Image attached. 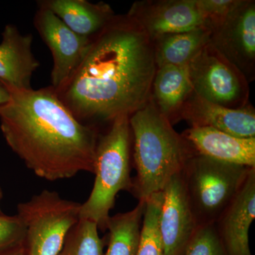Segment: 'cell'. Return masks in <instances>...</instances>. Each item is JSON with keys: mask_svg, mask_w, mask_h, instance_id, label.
Masks as SVG:
<instances>
[{"mask_svg": "<svg viewBox=\"0 0 255 255\" xmlns=\"http://www.w3.org/2000/svg\"><path fill=\"white\" fill-rule=\"evenodd\" d=\"M157 69L153 41L131 16L116 14L92 37L73 76L54 90L75 119L95 127L143 107Z\"/></svg>", "mask_w": 255, "mask_h": 255, "instance_id": "6da1fadb", "label": "cell"}, {"mask_svg": "<svg viewBox=\"0 0 255 255\" xmlns=\"http://www.w3.org/2000/svg\"><path fill=\"white\" fill-rule=\"evenodd\" d=\"M6 87L10 98L0 107V128L28 169L50 182L82 172L94 174L97 128L75 119L51 86L36 90Z\"/></svg>", "mask_w": 255, "mask_h": 255, "instance_id": "7a4b0ae2", "label": "cell"}, {"mask_svg": "<svg viewBox=\"0 0 255 255\" xmlns=\"http://www.w3.org/2000/svg\"><path fill=\"white\" fill-rule=\"evenodd\" d=\"M134 145L131 194L145 201L162 191L174 176L182 173L197 152L161 113L152 99L129 119Z\"/></svg>", "mask_w": 255, "mask_h": 255, "instance_id": "3957f363", "label": "cell"}, {"mask_svg": "<svg viewBox=\"0 0 255 255\" xmlns=\"http://www.w3.org/2000/svg\"><path fill=\"white\" fill-rule=\"evenodd\" d=\"M129 119L122 115L114 119L108 131L99 136L96 147L95 183L88 199L81 204L80 219L95 223L100 231H107L117 194L132 191Z\"/></svg>", "mask_w": 255, "mask_h": 255, "instance_id": "277c9868", "label": "cell"}, {"mask_svg": "<svg viewBox=\"0 0 255 255\" xmlns=\"http://www.w3.org/2000/svg\"><path fill=\"white\" fill-rule=\"evenodd\" d=\"M252 168L198 153L188 161L182 175L198 226L214 224L237 195Z\"/></svg>", "mask_w": 255, "mask_h": 255, "instance_id": "5b68a950", "label": "cell"}, {"mask_svg": "<svg viewBox=\"0 0 255 255\" xmlns=\"http://www.w3.org/2000/svg\"><path fill=\"white\" fill-rule=\"evenodd\" d=\"M81 204L48 189L20 203L16 215L26 231L27 255H57L69 231L80 220Z\"/></svg>", "mask_w": 255, "mask_h": 255, "instance_id": "8992f818", "label": "cell"}, {"mask_svg": "<svg viewBox=\"0 0 255 255\" xmlns=\"http://www.w3.org/2000/svg\"><path fill=\"white\" fill-rule=\"evenodd\" d=\"M188 68L193 92L196 95L228 108L248 107L249 82L211 43L203 48Z\"/></svg>", "mask_w": 255, "mask_h": 255, "instance_id": "52a82bcc", "label": "cell"}, {"mask_svg": "<svg viewBox=\"0 0 255 255\" xmlns=\"http://www.w3.org/2000/svg\"><path fill=\"white\" fill-rule=\"evenodd\" d=\"M33 23L53 57L51 86L58 90L78 70L86 56L92 38L72 31L60 18L46 8L38 6Z\"/></svg>", "mask_w": 255, "mask_h": 255, "instance_id": "ba28073f", "label": "cell"}, {"mask_svg": "<svg viewBox=\"0 0 255 255\" xmlns=\"http://www.w3.org/2000/svg\"><path fill=\"white\" fill-rule=\"evenodd\" d=\"M209 43L243 74L255 78V1L240 0L219 27L211 31Z\"/></svg>", "mask_w": 255, "mask_h": 255, "instance_id": "9c48e42d", "label": "cell"}, {"mask_svg": "<svg viewBox=\"0 0 255 255\" xmlns=\"http://www.w3.org/2000/svg\"><path fill=\"white\" fill-rule=\"evenodd\" d=\"M151 39L204 27L196 0H142L127 13Z\"/></svg>", "mask_w": 255, "mask_h": 255, "instance_id": "30bf717a", "label": "cell"}, {"mask_svg": "<svg viewBox=\"0 0 255 255\" xmlns=\"http://www.w3.org/2000/svg\"><path fill=\"white\" fill-rule=\"evenodd\" d=\"M159 231L164 255H183L197 228L182 173L174 176L163 190Z\"/></svg>", "mask_w": 255, "mask_h": 255, "instance_id": "8fae6325", "label": "cell"}, {"mask_svg": "<svg viewBox=\"0 0 255 255\" xmlns=\"http://www.w3.org/2000/svg\"><path fill=\"white\" fill-rule=\"evenodd\" d=\"M255 218V167L248 173L237 195L214 223L228 255H253L249 231Z\"/></svg>", "mask_w": 255, "mask_h": 255, "instance_id": "7c38bea8", "label": "cell"}, {"mask_svg": "<svg viewBox=\"0 0 255 255\" xmlns=\"http://www.w3.org/2000/svg\"><path fill=\"white\" fill-rule=\"evenodd\" d=\"M193 128H209L243 138L255 137V112L248 106L231 109L201 98L193 92L179 112V121Z\"/></svg>", "mask_w": 255, "mask_h": 255, "instance_id": "4fadbf2b", "label": "cell"}, {"mask_svg": "<svg viewBox=\"0 0 255 255\" xmlns=\"http://www.w3.org/2000/svg\"><path fill=\"white\" fill-rule=\"evenodd\" d=\"M0 43V82L16 90H31L33 74L40 63L32 52L33 36L21 34L15 25L7 24Z\"/></svg>", "mask_w": 255, "mask_h": 255, "instance_id": "5bb4252c", "label": "cell"}, {"mask_svg": "<svg viewBox=\"0 0 255 255\" xmlns=\"http://www.w3.org/2000/svg\"><path fill=\"white\" fill-rule=\"evenodd\" d=\"M199 155L255 167V137L233 136L209 128L191 127L182 134Z\"/></svg>", "mask_w": 255, "mask_h": 255, "instance_id": "9a60e30c", "label": "cell"}, {"mask_svg": "<svg viewBox=\"0 0 255 255\" xmlns=\"http://www.w3.org/2000/svg\"><path fill=\"white\" fill-rule=\"evenodd\" d=\"M38 6L56 15L72 31L92 38L111 22L115 13L107 3H92L87 0H42Z\"/></svg>", "mask_w": 255, "mask_h": 255, "instance_id": "2e32d148", "label": "cell"}, {"mask_svg": "<svg viewBox=\"0 0 255 255\" xmlns=\"http://www.w3.org/2000/svg\"><path fill=\"white\" fill-rule=\"evenodd\" d=\"M192 93L188 65H165L157 69L151 99L172 125L179 122V112Z\"/></svg>", "mask_w": 255, "mask_h": 255, "instance_id": "e0dca14e", "label": "cell"}, {"mask_svg": "<svg viewBox=\"0 0 255 255\" xmlns=\"http://www.w3.org/2000/svg\"><path fill=\"white\" fill-rule=\"evenodd\" d=\"M211 32L205 27L164 35L153 40L157 68L165 65H189L210 41Z\"/></svg>", "mask_w": 255, "mask_h": 255, "instance_id": "ac0fdd59", "label": "cell"}, {"mask_svg": "<svg viewBox=\"0 0 255 255\" xmlns=\"http://www.w3.org/2000/svg\"><path fill=\"white\" fill-rule=\"evenodd\" d=\"M145 201H139L131 211L110 216L107 223L108 248L105 255H137Z\"/></svg>", "mask_w": 255, "mask_h": 255, "instance_id": "d6986e66", "label": "cell"}, {"mask_svg": "<svg viewBox=\"0 0 255 255\" xmlns=\"http://www.w3.org/2000/svg\"><path fill=\"white\" fill-rule=\"evenodd\" d=\"M99 231L95 223L79 220L69 231L57 255H103L105 241Z\"/></svg>", "mask_w": 255, "mask_h": 255, "instance_id": "ffe728a7", "label": "cell"}, {"mask_svg": "<svg viewBox=\"0 0 255 255\" xmlns=\"http://www.w3.org/2000/svg\"><path fill=\"white\" fill-rule=\"evenodd\" d=\"M163 198V191H159L145 201L137 255H164L159 231V217Z\"/></svg>", "mask_w": 255, "mask_h": 255, "instance_id": "44dd1931", "label": "cell"}, {"mask_svg": "<svg viewBox=\"0 0 255 255\" xmlns=\"http://www.w3.org/2000/svg\"><path fill=\"white\" fill-rule=\"evenodd\" d=\"M183 255H228L220 241L214 224L199 226Z\"/></svg>", "mask_w": 255, "mask_h": 255, "instance_id": "7402d4cb", "label": "cell"}, {"mask_svg": "<svg viewBox=\"0 0 255 255\" xmlns=\"http://www.w3.org/2000/svg\"><path fill=\"white\" fill-rule=\"evenodd\" d=\"M240 0H196L204 27L212 31L224 22Z\"/></svg>", "mask_w": 255, "mask_h": 255, "instance_id": "603a6c76", "label": "cell"}, {"mask_svg": "<svg viewBox=\"0 0 255 255\" xmlns=\"http://www.w3.org/2000/svg\"><path fill=\"white\" fill-rule=\"evenodd\" d=\"M25 236L24 226L17 215L0 214V255L24 246Z\"/></svg>", "mask_w": 255, "mask_h": 255, "instance_id": "cb8c5ba5", "label": "cell"}, {"mask_svg": "<svg viewBox=\"0 0 255 255\" xmlns=\"http://www.w3.org/2000/svg\"><path fill=\"white\" fill-rule=\"evenodd\" d=\"M10 93L7 87L0 82V107L5 105L9 100Z\"/></svg>", "mask_w": 255, "mask_h": 255, "instance_id": "d4e9b609", "label": "cell"}, {"mask_svg": "<svg viewBox=\"0 0 255 255\" xmlns=\"http://www.w3.org/2000/svg\"><path fill=\"white\" fill-rule=\"evenodd\" d=\"M1 255H27L26 253V248L24 246L18 247L17 248H15L14 250H11L7 253Z\"/></svg>", "mask_w": 255, "mask_h": 255, "instance_id": "484cf974", "label": "cell"}, {"mask_svg": "<svg viewBox=\"0 0 255 255\" xmlns=\"http://www.w3.org/2000/svg\"><path fill=\"white\" fill-rule=\"evenodd\" d=\"M3 196H4V194H3L2 189L0 187V214H4L1 211V202H2Z\"/></svg>", "mask_w": 255, "mask_h": 255, "instance_id": "4316f807", "label": "cell"}]
</instances>
